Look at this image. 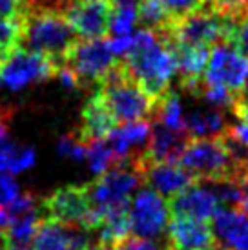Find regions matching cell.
<instances>
[{"instance_id":"obj_1","label":"cell","mask_w":248,"mask_h":250,"mask_svg":"<svg viewBox=\"0 0 248 250\" xmlns=\"http://www.w3.org/2000/svg\"><path fill=\"white\" fill-rule=\"evenodd\" d=\"M121 61L131 79L155 101L172 90L177 64L172 44L165 37L139 29L131 35V48Z\"/></svg>"},{"instance_id":"obj_2","label":"cell","mask_w":248,"mask_h":250,"mask_svg":"<svg viewBox=\"0 0 248 250\" xmlns=\"http://www.w3.org/2000/svg\"><path fill=\"white\" fill-rule=\"evenodd\" d=\"M81 41L73 28L68 24L64 13L51 9L24 11L22 15L21 48L44 55L62 68L71 49Z\"/></svg>"},{"instance_id":"obj_3","label":"cell","mask_w":248,"mask_h":250,"mask_svg":"<svg viewBox=\"0 0 248 250\" xmlns=\"http://www.w3.org/2000/svg\"><path fill=\"white\" fill-rule=\"evenodd\" d=\"M177 163L186 168L199 183L241 185V181L248 175L247 170L232 155L223 135L190 139L183 148Z\"/></svg>"},{"instance_id":"obj_4","label":"cell","mask_w":248,"mask_h":250,"mask_svg":"<svg viewBox=\"0 0 248 250\" xmlns=\"http://www.w3.org/2000/svg\"><path fill=\"white\" fill-rule=\"evenodd\" d=\"M97 91L101 93L119 125L152 121L157 101L131 79L121 59L117 68L111 71Z\"/></svg>"},{"instance_id":"obj_5","label":"cell","mask_w":248,"mask_h":250,"mask_svg":"<svg viewBox=\"0 0 248 250\" xmlns=\"http://www.w3.org/2000/svg\"><path fill=\"white\" fill-rule=\"evenodd\" d=\"M119 57L113 53L108 39H81L68 55L64 68H68L77 81V88H99L117 68Z\"/></svg>"},{"instance_id":"obj_6","label":"cell","mask_w":248,"mask_h":250,"mask_svg":"<svg viewBox=\"0 0 248 250\" xmlns=\"http://www.w3.org/2000/svg\"><path fill=\"white\" fill-rule=\"evenodd\" d=\"M145 187L143 175L130 165H115L99 174L88 185L95 212L128 207L137 188Z\"/></svg>"},{"instance_id":"obj_7","label":"cell","mask_w":248,"mask_h":250,"mask_svg":"<svg viewBox=\"0 0 248 250\" xmlns=\"http://www.w3.org/2000/svg\"><path fill=\"white\" fill-rule=\"evenodd\" d=\"M168 41L172 44L214 48L215 44L225 41V17L212 4H208L173 22Z\"/></svg>"},{"instance_id":"obj_8","label":"cell","mask_w":248,"mask_h":250,"mask_svg":"<svg viewBox=\"0 0 248 250\" xmlns=\"http://www.w3.org/2000/svg\"><path fill=\"white\" fill-rule=\"evenodd\" d=\"M41 215L44 219L90 230L93 205L88 185H68L55 190L41 203Z\"/></svg>"},{"instance_id":"obj_9","label":"cell","mask_w":248,"mask_h":250,"mask_svg":"<svg viewBox=\"0 0 248 250\" xmlns=\"http://www.w3.org/2000/svg\"><path fill=\"white\" fill-rule=\"evenodd\" d=\"M170 223V207L161 194L148 187L137 190L130 201V227L131 234L143 239L166 237Z\"/></svg>"},{"instance_id":"obj_10","label":"cell","mask_w":248,"mask_h":250,"mask_svg":"<svg viewBox=\"0 0 248 250\" xmlns=\"http://www.w3.org/2000/svg\"><path fill=\"white\" fill-rule=\"evenodd\" d=\"M205 83L234 93H245L248 83V59L225 42L210 49Z\"/></svg>"},{"instance_id":"obj_11","label":"cell","mask_w":248,"mask_h":250,"mask_svg":"<svg viewBox=\"0 0 248 250\" xmlns=\"http://www.w3.org/2000/svg\"><path fill=\"white\" fill-rule=\"evenodd\" d=\"M55 64L44 55L19 48L0 66V81L11 90H22L28 84L44 83L57 75Z\"/></svg>"},{"instance_id":"obj_12","label":"cell","mask_w":248,"mask_h":250,"mask_svg":"<svg viewBox=\"0 0 248 250\" xmlns=\"http://www.w3.org/2000/svg\"><path fill=\"white\" fill-rule=\"evenodd\" d=\"M113 11L111 0H75L64 17L81 39H108Z\"/></svg>"},{"instance_id":"obj_13","label":"cell","mask_w":248,"mask_h":250,"mask_svg":"<svg viewBox=\"0 0 248 250\" xmlns=\"http://www.w3.org/2000/svg\"><path fill=\"white\" fill-rule=\"evenodd\" d=\"M95 239L90 230L73 225L44 219L33 237V250H93Z\"/></svg>"},{"instance_id":"obj_14","label":"cell","mask_w":248,"mask_h":250,"mask_svg":"<svg viewBox=\"0 0 248 250\" xmlns=\"http://www.w3.org/2000/svg\"><path fill=\"white\" fill-rule=\"evenodd\" d=\"M166 241L172 250H217L210 221L186 215H170Z\"/></svg>"},{"instance_id":"obj_15","label":"cell","mask_w":248,"mask_h":250,"mask_svg":"<svg viewBox=\"0 0 248 250\" xmlns=\"http://www.w3.org/2000/svg\"><path fill=\"white\" fill-rule=\"evenodd\" d=\"M215 249L248 250V210L243 207H221L212 217Z\"/></svg>"},{"instance_id":"obj_16","label":"cell","mask_w":248,"mask_h":250,"mask_svg":"<svg viewBox=\"0 0 248 250\" xmlns=\"http://www.w3.org/2000/svg\"><path fill=\"white\" fill-rule=\"evenodd\" d=\"M143 183L168 201L199 181L177 161H150L143 172Z\"/></svg>"},{"instance_id":"obj_17","label":"cell","mask_w":248,"mask_h":250,"mask_svg":"<svg viewBox=\"0 0 248 250\" xmlns=\"http://www.w3.org/2000/svg\"><path fill=\"white\" fill-rule=\"evenodd\" d=\"M170 215H186L199 221H212L221 208V203L208 183H195L185 192L168 199Z\"/></svg>"},{"instance_id":"obj_18","label":"cell","mask_w":248,"mask_h":250,"mask_svg":"<svg viewBox=\"0 0 248 250\" xmlns=\"http://www.w3.org/2000/svg\"><path fill=\"white\" fill-rule=\"evenodd\" d=\"M119 126L117 119L113 117L108 104L104 103L101 93L95 91L83 108V115H81V128L75 133L77 139L90 145L95 141H104L110 137V133Z\"/></svg>"},{"instance_id":"obj_19","label":"cell","mask_w":248,"mask_h":250,"mask_svg":"<svg viewBox=\"0 0 248 250\" xmlns=\"http://www.w3.org/2000/svg\"><path fill=\"white\" fill-rule=\"evenodd\" d=\"M188 141L190 135L186 132H177L159 123H152L148 155L152 161H177Z\"/></svg>"},{"instance_id":"obj_20","label":"cell","mask_w":248,"mask_h":250,"mask_svg":"<svg viewBox=\"0 0 248 250\" xmlns=\"http://www.w3.org/2000/svg\"><path fill=\"white\" fill-rule=\"evenodd\" d=\"M232 121H228L225 110L221 108H207V110H195L185 117V132L190 139L199 137H221L227 132Z\"/></svg>"},{"instance_id":"obj_21","label":"cell","mask_w":248,"mask_h":250,"mask_svg":"<svg viewBox=\"0 0 248 250\" xmlns=\"http://www.w3.org/2000/svg\"><path fill=\"white\" fill-rule=\"evenodd\" d=\"M173 19L168 13L163 0H139L137 2V28L152 31L155 35L168 39Z\"/></svg>"},{"instance_id":"obj_22","label":"cell","mask_w":248,"mask_h":250,"mask_svg":"<svg viewBox=\"0 0 248 250\" xmlns=\"http://www.w3.org/2000/svg\"><path fill=\"white\" fill-rule=\"evenodd\" d=\"M22 41V17H4L0 15V66L21 48Z\"/></svg>"},{"instance_id":"obj_23","label":"cell","mask_w":248,"mask_h":250,"mask_svg":"<svg viewBox=\"0 0 248 250\" xmlns=\"http://www.w3.org/2000/svg\"><path fill=\"white\" fill-rule=\"evenodd\" d=\"M163 2H165L168 13L172 15L173 22L210 4V0H163Z\"/></svg>"},{"instance_id":"obj_24","label":"cell","mask_w":248,"mask_h":250,"mask_svg":"<svg viewBox=\"0 0 248 250\" xmlns=\"http://www.w3.org/2000/svg\"><path fill=\"white\" fill-rule=\"evenodd\" d=\"M59 152L64 157H69L73 161H84L88 159V145H84L77 139V135L69 133L66 137H62L59 143Z\"/></svg>"},{"instance_id":"obj_25","label":"cell","mask_w":248,"mask_h":250,"mask_svg":"<svg viewBox=\"0 0 248 250\" xmlns=\"http://www.w3.org/2000/svg\"><path fill=\"white\" fill-rule=\"evenodd\" d=\"M19 195H21V190H19L13 174L0 172V207H4V208L9 207Z\"/></svg>"},{"instance_id":"obj_26","label":"cell","mask_w":248,"mask_h":250,"mask_svg":"<svg viewBox=\"0 0 248 250\" xmlns=\"http://www.w3.org/2000/svg\"><path fill=\"white\" fill-rule=\"evenodd\" d=\"M113 250H172V247L168 245V241L161 245L155 239H143V237L131 236L124 239L123 243L117 245Z\"/></svg>"},{"instance_id":"obj_27","label":"cell","mask_w":248,"mask_h":250,"mask_svg":"<svg viewBox=\"0 0 248 250\" xmlns=\"http://www.w3.org/2000/svg\"><path fill=\"white\" fill-rule=\"evenodd\" d=\"M75 0H24V11H37V9H51V11H61L73 4Z\"/></svg>"},{"instance_id":"obj_28","label":"cell","mask_w":248,"mask_h":250,"mask_svg":"<svg viewBox=\"0 0 248 250\" xmlns=\"http://www.w3.org/2000/svg\"><path fill=\"white\" fill-rule=\"evenodd\" d=\"M0 15L21 19L24 15V0H0Z\"/></svg>"},{"instance_id":"obj_29","label":"cell","mask_w":248,"mask_h":250,"mask_svg":"<svg viewBox=\"0 0 248 250\" xmlns=\"http://www.w3.org/2000/svg\"><path fill=\"white\" fill-rule=\"evenodd\" d=\"M241 192H243V208L248 210V175L241 181Z\"/></svg>"},{"instance_id":"obj_30","label":"cell","mask_w":248,"mask_h":250,"mask_svg":"<svg viewBox=\"0 0 248 250\" xmlns=\"http://www.w3.org/2000/svg\"><path fill=\"white\" fill-rule=\"evenodd\" d=\"M4 250H33L29 245H11V243H6Z\"/></svg>"},{"instance_id":"obj_31","label":"cell","mask_w":248,"mask_h":250,"mask_svg":"<svg viewBox=\"0 0 248 250\" xmlns=\"http://www.w3.org/2000/svg\"><path fill=\"white\" fill-rule=\"evenodd\" d=\"M93 250H103V249H93Z\"/></svg>"},{"instance_id":"obj_32","label":"cell","mask_w":248,"mask_h":250,"mask_svg":"<svg viewBox=\"0 0 248 250\" xmlns=\"http://www.w3.org/2000/svg\"><path fill=\"white\" fill-rule=\"evenodd\" d=\"M4 247H6V245H4ZM0 250H4V249H0Z\"/></svg>"},{"instance_id":"obj_33","label":"cell","mask_w":248,"mask_h":250,"mask_svg":"<svg viewBox=\"0 0 248 250\" xmlns=\"http://www.w3.org/2000/svg\"><path fill=\"white\" fill-rule=\"evenodd\" d=\"M0 83H2V81H0Z\"/></svg>"}]
</instances>
